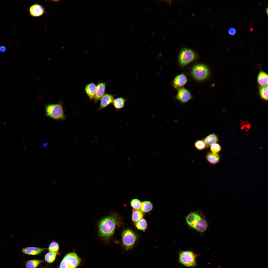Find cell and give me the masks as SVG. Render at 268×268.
Segmentation results:
<instances>
[{
	"instance_id": "obj_1",
	"label": "cell",
	"mask_w": 268,
	"mask_h": 268,
	"mask_svg": "<svg viewBox=\"0 0 268 268\" xmlns=\"http://www.w3.org/2000/svg\"><path fill=\"white\" fill-rule=\"evenodd\" d=\"M120 223L119 216L115 213H113L102 219L99 223L100 236L104 241H108L112 236L116 226Z\"/></svg>"
},
{
	"instance_id": "obj_2",
	"label": "cell",
	"mask_w": 268,
	"mask_h": 268,
	"mask_svg": "<svg viewBox=\"0 0 268 268\" xmlns=\"http://www.w3.org/2000/svg\"><path fill=\"white\" fill-rule=\"evenodd\" d=\"M46 115L55 120H64L65 119L63 106L62 103L48 104L45 107Z\"/></svg>"
},
{
	"instance_id": "obj_3",
	"label": "cell",
	"mask_w": 268,
	"mask_h": 268,
	"mask_svg": "<svg viewBox=\"0 0 268 268\" xmlns=\"http://www.w3.org/2000/svg\"><path fill=\"white\" fill-rule=\"evenodd\" d=\"M81 262L80 259L75 253H69L64 258L59 268H76Z\"/></svg>"
},
{
	"instance_id": "obj_4",
	"label": "cell",
	"mask_w": 268,
	"mask_h": 268,
	"mask_svg": "<svg viewBox=\"0 0 268 268\" xmlns=\"http://www.w3.org/2000/svg\"><path fill=\"white\" fill-rule=\"evenodd\" d=\"M198 255L191 251H181L179 255V262L187 267H195L197 265L196 259Z\"/></svg>"
},
{
	"instance_id": "obj_5",
	"label": "cell",
	"mask_w": 268,
	"mask_h": 268,
	"mask_svg": "<svg viewBox=\"0 0 268 268\" xmlns=\"http://www.w3.org/2000/svg\"><path fill=\"white\" fill-rule=\"evenodd\" d=\"M136 239V235L131 230L126 229L123 231L122 234V240L123 245L127 251L132 248Z\"/></svg>"
},
{
	"instance_id": "obj_6",
	"label": "cell",
	"mask_w": 268,
	"mask_h": 268,
	"mask_svg": "<svg viewBox=\"0 0 268 268\" xmlns=\"http://www.w3.org/2000/svg\"><path fill=\"white\" fill-rule=\"evenodd\" d=\"M192 74L196 79L200 80L206 79L209 75V72L207 67L203 64H199L193 67Z\"/></svg>"
},
{
	"instance_id": "obj_7",
	"label": "cell",
	"mask_w": 268,
	"mask_h": 268,
	"mask_svg": "<svg viewBox=\"0 0 268 268\" xmlns=\"http://www.w3.org/2000/svg\"><path fill=\"white\" fill-rule=\"evenodd\" d=\"M195 57V54L192 50L184 48L180 53L179 56V62L181 65L184 66L192 61Z\"/></svg>"
},
{
	"instance_id": "obj_8",
	"label": "cell",
	"mask_w": 268,
	"mask_h": 268,
	"mask_svg": "<svg viewBox=\"0 0 268 268\" xmlns=\"http://www.w3.org/2000/svg\"><path fill=\"white\" fill-rule=\"evenodd\" d=\"M29 11L30 15L34 17H38L42 15L45 13V9L40 4L35 3L30 7Z\"/></svg>"
},
{
	"instance_id": "obj_9",
	"label": "cell",
	"mask_w": 268,
	"mask_h": 268,
	"mask_svg": "<svg viewBox=\"0 0 268 268\" xmlns=\"http://www.w3.org/2000/svg\"><path fill=\"white\" fill-rule=\"evenodd\" d=\"M106 82H100L96 86V92L94 98L95 103H96L105 94Z\"/></svg>"
},
{
	"instance_id": "obj_10",
	"label": "cell",
	"mask_w": 268,
	"mask_h": 268,
	"mask_svg": "<svg viewBox=\"0 0 268 268\" xmlns=\"http://www.w3.org/2000/svg\"><path fill=\"white\" fill-rule=\"evenodd\" d=\"M116 95L105 93L100 99L99 110L101 109L112 103Z\"/></svg>"
},
{
	"instance_id": "obj_11",
	"label": "cell",
	"mask_w": 268,
	"mask_h": 268,
	"mask_svg": "<svg viewBox=\"0 0 268 268\" xmlns=\"http://www.w3.org/2000/svg\"><path fill=\"white\" fill-rule=\"evenodd\" d=\"M192 97L190 93L187 89L183 88L180 89L178 91L176 98L183 103L187 102Z\"/></svg>"
},
{
	"instance_id": "obj_12",
	"label": "cell",
	"mask_w": 268,
	"mask_h": 268,
	"mask_svg": "<svg viewBox=\"0 0 268 268\" xmlns=\"http://www.w3.org/2000/svg\"><path fill=\"white\" fill-rule=\"evenodd\" d=\"M47 249V248H41L36 247H27L23 248L22 252L24 254L29 255H36L40 254Z\"/></svg>"
},
{
	"instance_id": "obj_13",
	"label": "cell",
	"mask_w": 268,
	"mask_h": 268,
	"mask_svg": "<svg viewBox=\"0 0 268 268\" xmlns=\"http://www.w3.org/2000/svg\"><path fill=\"white\" fill-rule=\"evenodd\" d=\"M207 227V222L201 216L196 221L193 228L199 232H202L206 230Z\"/></svg>"
},
{
	"instance_id": "obj_14",
	"label": "cell",
	"mask_w": 268,
	"mask_h": 268,
	"mask_svg": "<svg viewBox=\"0 0 268 268\" xmlns=\"http://www.w3.org/2000/svg\"><path fill=\"white\" fill-rule=\"evenodd\" d=\"M96 86L93 83H89L85 86V91L90 100L91 101L94 97Z\"/></svg>"
},
{
	"instance_id": "obj_15",
	"label": "cell",
	"mask_w": 268,
	"mask_h": 268,
	"mask_svg": "<svg viewBox=\"0 0 268 268\" xmlns=\"http://www.w3.org/2000/svg\"><path fill=\"white\" fill-rule=\"evenodd\" d=\"M187 81L186 77L184 75H179L174 78L173 81L174 86L176 88H178L183 86Z\"/></svg>"
},
{
	"instance_id": "obj_16",
	"label": "cell",
	"mask_w": 268,
	"mask_h": 268,
	"mask_svg": "<svg viewBox=\"0 0 268 268\" xmlns=\"http://www.w3.org/2000/svg\"><path fill=\"white\" fill-rule=\"evenodd\" d=\"M201 217V216L196 212H191L186 218L187 223L189 226L193 228L196 221Z\"/></svg>"
},
{
	"instance_id": "obj_17",
	"label": "cell",
	"mask_w": 268,
	"mask_h": 268,
	"mask_svg": "<svg viewBox=\"0 0 268 268\" xmlns=\"http://www.w3.org/2000/svg\"><path fill=\"white\" fill-rule=\"evenodd\" d=\"M258 84L260 86H266L268 85V75L265 72L261 71L257 78Z\"/></svg>"
},
{
	"instance_id": "obj_18",
	"label": "cell",
	"mask_w": 268,
	"mask_h": 268,
	"mask_svg": "<svg viewBox=\"0 0 268 268\" xmlns=\"http://www.w3.org/2000/svg\"><path fill=\"white\" fill-rule=\"evenodd\" d=\"M127 99L124 97H119L114 99L112 103L115 109L118 111L123 108L124 106Z\"/></svg>"
},
{
	"instance_id": "obj_19",
	"label": "cell",
	"mask_w": 268,
	"mask_h": 268,
	"mask_svg": "<svg viewBox=\"0 0 268 268\" xmlns=\"http://www.w3.org/2000/svg\"><path fill=\"white\" fill-rule=\"evenodd\" d=\"M202 140L205 143L206 149L212 144L216 143L218 141V138L217 136L213 134L208 135Z\"/></svg>"
},
{
	"instance_id": "obj_20",
	"label": "cell",
	"mask_w": 268,
	"mask_h": 268,
	"mask_svg": "<svg viewBox=\"0 0 268 268\" xmlns=\"http://www.w3.org/2000/svg\"><path fill=\"white\" fill-rule=\"evenodd\" d=\"M207 160L212 164H215L218 163L220 161V157L217 153L212 152H208L206 155Z\"/></svg>"
},
{
	"instance_id": "obj_21",
	"label": "cell",
	"mask_w": 268,
	"mask_h": 268,
	"mask_svg": "<svg viewBox=\"0 0 268 268\" xmlns=\"http://www.w3.org/2000/svg\"><path fill=\"white\" fill-rule=\"evenodd\" d=\"M153 208L152 203L149 201H146L141 203L140 209L143 212H146L151 211Z\"/></svg>"
},
{
	"instance_id": "obj_22",
	"label": "cell",
	"mask_w": 268,
	"mask_h": 268,
	"mask_svg": "<svg viewBox=\"0 0 268 268\" xmlns=\"http://www.w3.org/2000/svg\"><path fill=\"white\" fill-rule=\"evenodd\" d=\"M44 261L41 260H30L28 261L26 264V268H36L42 262Z\"/></svg>"
},
{
	"instance_id": "obj_23",
	"label": "cell",
	"mask_w": 268,
	"mask_h": 268,
	"mask_svg": "<svg viewBox=\"0 0 268 268\" xmlns=\"http://www.w3.org/2000/svg\"><path fill=\"white\" fill-rule=\"evenodd\" d=\"M143 215L144 214L141 211L138 210H133L132 216V220L133 222H136L142 219Z\"/></svg>"
},
{
	"instance_id": "obj_24",
	"label": "cell",
	"mask_w": 268,
	"mask_h": 268,
	"mask_svg": "<svg viewBox=\"0 0 268 268\" xmlns=\"http://www.w3.org/2000/svg\"><path fill=\"white\" fill-rule=\"evenodd\" d=\"M259 92L261 97L263 99L268 100V86H260Z\"/></svg>"
},
{
	"instance_id": "obj_25",
	"label": "cell",
	"mask_w": 268,
	"mask_h": 268,
	"mask_svg": "<svg viewBox=\"0 0 268 268\" xmlns=\"http://www.w3.org/2000/svg\"><path fill=\"white\" fill-rule=\"evenodd\" d=\"M147 224L146 220L142 218L137 222L135 224V226L138 229L144 231L147 228Z\"/></svg>"
},
{
	"instance_id": "obj_26",
	"label": "cell",
	"mask_w": 268,
	"mask_h": 268,
	"mask_svg": "<svg viewBox=\"0 0 268 268\" xmlns=\"http://www.w3.org/2000/svg\"><path fill=\"white\" fill-rule=\"evenodd\" d=\"M57 253L55 252H49L47 253L45 256V261L49 263L53 262L55 260Z\"/></svg>"
},
{
	"instance_id": "obj_27",
	"label": "cell",
	"mask_w": 268,
	"mask_h": 268,
	"mask_svg": "<svg viewBox=\"0 0 268 268\" xmlns=\"http://www.w3.org/2000/svg\"><path fill=\"white\" fill-rule=\"evenodd\" d=\"M59 248V245L58 243L56 241H53L49 244L48 249L49 252L56 253L58 252Z\"/></svg>"
},
{
	"instance_id": "obj_28",
	"label": "cell",
	"mask_w": 268,
	"mask_h": 268,
	"mask_svg": "<svg viewBox=\"0 0 268 268\" xmlns=\"http://www.w3.org/2000/svg\"><path fill=\"white\" fill-rule=\"evenodd\" d=\"M194 145L196 148L199 150H202L206 149L205 145L202 140L196 141L195 142Z\"/></svg>"
},
{
	"instance_id": "obj_29",
	"label": "cell",
	"mask_w": 268,
	"mask_h": 268,
	"mask_svg": "<svg viewBox=\"0 0 268 268\" xmlns=\"http://www.w3.org/2000/svg\"><path fill=\"white\" fill-rule=\"evenodd\" d=\"M141 202L137 199H133L131 203V206L135 209L139 210L140 208Z\"/></svg>"
},
{
	"instance_id": "obj_30",
	"label": "cell",
	"mask_w": 268,
	"mask_h": 268,
	"mask_svg": "<svg viewBox=\"0 0 268 268\" xmlns=\"http://www.w3.org/2000/svg\"><path fill=\"white\" fill-rule=\"evenodd\" d=\"M210 150L212 152L217 153L221 150V146L218 143H215L210 146Z\"/></svg>"
},
{
	"instance_id": "obj_31",
	"label": "cell",
	"mask_w": 268,
	"mask_h": 268,
	"mask_svg": "<svg viewBox=\"0 0 268 268\" xmlns=\"http://www.w3.org/2000/svg\"><path fill=\"white\" fill-rule=\"evenodd\" d=\"M229 34L231 36L234 35L236 33V31L235 29L233 27H230L227 30Z\"/></svg>"
},
{
	"instance_id": "obj_32",
	"label": "cell",
	"mask_w": 268,
	"mask_h": 268,
	"mask_svg": "<svg viewBox=\"0 0 268 268\" xmlns=\"http://www.w3.org/2000/svg\"><path fill=\"white\" fill-rule=\"evenodd\" d=\"M6 50V47L4 46H2L0 47V52L3 53L5 52Z\"/></svg>"
},
{
	"instance_id": "obj_33",
	"label": "cell",
	"mask_w": 268,
	"mask_h": 268,
	"mask_svg": "<svg viewBox=\"0 0 268 268\" xmlns=\"http://www.w3.org/2000/svg\"><path fill=\"white\" fill-rule=\"evenodd\" d=\"M265 11H266V12L267 14L268 15V7H267L266 8V9H265Z\"/></svg>"
}]
</instances>
